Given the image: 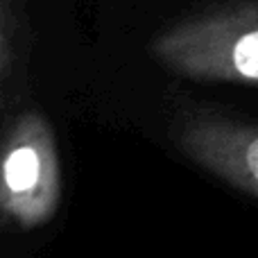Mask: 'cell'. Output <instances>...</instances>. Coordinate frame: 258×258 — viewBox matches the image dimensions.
Returning a JSON list of instances; mask_svg holds the SVG:
<instances>
[{
    "mask_svg": "<svg viewBox=\"0 0 258 258\" xmlns=\"http://www.w3.org/2000/svg\"><path fill=\"white\" fill-rule=\"evenodd\" d=\"M147 48L177 80L258 86V0H204L161 25Z\"/></svg>",
    "mask_w": 258,
    "mask_h": 258,
    "instance_id": "cell-1",
    "label": "cell"
},
{
    "mask_svg": "<svg viewBox=\"0 0 258 258\" xmlns=\"http://www.w3.org/2000/svg\"><path fill=\"white\" fill-rule=\"evenodd\" d=\"M5 120L0 222L5 231L30 233L57 218L63 200L61 154L52 122L32 102Z\"/></svg>",
    "mask_w": 258,
    "mask_h": 258,
    "instance_id": "cell-2",
    "label": "cell"
},
{
    "mask_svg": "<svg viewBox=\"0 0 258 258\" xmlns=\"http://www.w3.org/2000/svg\"><path fill=\"white\" fill-rule=\"evenodd\" d=\"M168 138L202 172L258 202V118L188 100L172 109Z\"/></svg>",
    "mask_w": 258,
    "mask_h": 258,
    "instance_id": "cell-3",
    "label": "cell"
},
{
    "mask_svg": "<svg viewBox=\"0 0 258 258\" xmlns=\"http://www.w3.org/2000/svg\"><path fill=\"white\" fill-rule=\"evenodd\" d=\"M32 23L27 0H0V111L3 118L30 102Z\"/></svg>",
    "mask_w": 258,
    "mask_h": 258,
    "instance_id": "cell-4",
    "label": "cell"
}]
</instances>
